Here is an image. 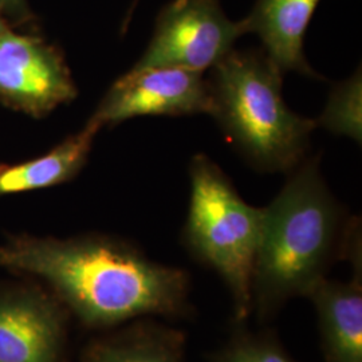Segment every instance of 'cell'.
<instances>
[{
	"label": "cell",
	"mask_w": 362,
	"mask_h": 362,
	"mask_svg": "<svg viewBox=\"0 0 362 362\" xmlns=\"http://www.w3.org/2000/svg\"><path fill=\"white\" fill-rule=\"evenodd\" d=\"M0 267L42 278L89 327H113L148 315L180 317L189 310L188 272L106 235H13L0 245Z\"/></svg>",
	"instance_id": "cell-1"
},
{
	"label": "cell",
	"mask_w": 362,
	"mask_h": 362,
	"mask_svg": "<svg viewBox=\"0 0 362 362\" xmlns=\"http://www.w3.org/2000/svg\"><path fill=\"white\" fill-rule=\"evenodd\" d=\"M267 207L252 278V310L266 320L291 298L309 297L332 262L345 254L357 223L329 191L320 157L303 160L288 173Z\"/></svg>",
	"instance_id": "cell-2"
},
{
	"label": "cell",
	"mask_w": 362,
	"mask_h": 362,
	"mask_svg": "<svg viewBox=\"0 0 362 362\" xmlns=\"http://www.w3.org/2000/svg\"><path fill=\"white\" fill-rule=\"evenodd\" d=\"M284 73L263 50H236L209 70L211 112L228 140L263 172H285L305 160L315 119L288 109Z\"/></svg>",
	"instance_id": "cell-3"
},
{
	"label": "cell",
	"mask_w": 362,
	"mask_h": 362,
	"mask_svg": "<svg viewBox=\"0 0 362 362\" xmlns=\"http://www.w3.org/2000/svg\"><path fill=\"white\" fill-rule=\"evenodd\" d=\"M191 197L182 242L200 263L219 274L233 302L235 321L252 311V278L263 208L246 203L231 180L208 156L189 164Z\"/></svg>",
	"instance_id": "cell-4"
},
{
	"label": "cell",
	"mask_w": 362,
	"mask_h": 362,
	"mask_svg": "<svg viewBox=\"0 0 362 362\" xmlns=\"http://www.w3.org/2000/svg\"><path fill=\"white\" fill-rule=\"evenodd\" d=\"M246 34L219 0H172L156 18L151 42L133 69L180 67L204 73L235 49Z\"/></svg>",
	"instance_id": "cell-5"
},
{
	"label": "cell",
	"mask_w": 362,
	"mask_h": 362,
	"mask_svg": "<svg viewBox=\"0 0 362 362\" xmlns=\"http://www.w3.org/2000/svg\"><path fill=\"white\" fill-rule=\"evenodd\" d=\"M211 93L203 73L180 67L130 69L105 94L94 116L105 125L134 117L209 115Z\"/></svg>",
	"instance_id": "cell-6"
},
{
	"label": "cell",
	"mask_w": 362,
	"mask_h": 362,
	"mask_svg": "<svg viewBox=\"0 0 362 362\" xmlns=\"http://www.w3.org/2000/svg\"><path fill=\"white\" fill-rule=\"evenodd\" d=\"M77 97L62 54L43 40L0 33V101L31 116L49 115Z\"/></svg>",
	"instance_id": "cell-7"
},
{
	"label": "cell",
	"mask_w": 362,
	"mask_h": 362,
	"mask_svg": "<svg viewBox=\"0 0 362 362\" xmlns=\"http://www.w3.org/2000/svg\"><path fill=\"white\" fill-rule=\"evenodd\" d=\"M67 311L39 286L0 287V362H61Z\"/></svg>",
	"instance_id": "cell-8"
},
{
	"label": "cell",
	"mask_w": 362,
	"mask_h": 362,
	"mask_svg": "<svg viewBox=\"0 0 362 362\" xmlns=\"http://www.w3.org/2000/svg\"><path fill=\"white\" fill-rule=\"evenodd\" d=\"M348 284L322 279L309 297L317 311L326 362H362V274L360 248L350 252Z\"/></svg>",
	"instance_id": "cell-9"
},
{
	"label": "cell",
	"mask_w": 362,
	"mask_h": 362,
	"mask_svg": "<svg viewBox=\"0 0 362 362\" xmlns=\"http://www.w3.org/2000/svg\"><path fill=\"white\" fill-rule=\"evenodd\" d=\"M321 0H257L243 19L246 34H257L266 57L281 73L322 78L305 57V37Z\"/></svg>",
	"instance_id": "cell-10"
},
{
	"label": "cell",
	"mask_w": 362,
	"mask_h": 362,
	"mask_svg": "<svg viewBox=\"0 0 362 362\" xmlns=\"http://www.w3.org/2000/svg\"><path fill=\"white\" fill-rule=\"evenodd\" d=\"M103 127L101 119L93 115L82 130L49 153L21 164H0V196L50 188L74 179L85 167Z\"/></svg>",
	"instance_id": "cell-11"
},
{
	"label": "cell",
	"mask_w": 362,
	"mask_h": 362,
	"mask_svg": "<svg viewBox=\"0 0 362 362\" xmlns=\"http://www.w3.org/2000/svg\"><path fill=\"white\" fill-rule=\"evenodd\" d=\"M185 337L152 321L136 322L93 342L82 362H184Z\"/></svg>",
	"instance_id": "cell-12"
},
{
	"label": "cell",
	"mask_w": 362,
	"mask_h": 362,
	"mask_svg": "<svg viewBox=\"0 0 362 362\" xmlns=\"http://www.w3.org/2000/svg\"><path fill=\"white\" fill-rule=\"evenodd\" d=\"M317 127H322L336 136H345L361 144L362 78L361 69L348 79L334 85Z\"/></svg>",
	"instance_id": "cell-13"
},
{
	"label": "cell",
	"mask_w": 362,
	"mask_h": 362,
	"mask_svg": "<svg viewBox=\"0 0 362 362\" xmlns=\"http://www.w3.org/2000/svg\"><path fill=\"white\" fill-rule=\"evenodd\" d=\"M209 362L297 361H294L272 336L251 334L240 330L209 357Z\"/></svg>",
	"instance_id": "cell-14"
},
{
	"label": "cell",
	"mask_w": 362,
	"mask_h": 362,
	"mask_svg": "<svg viewBox=\"0 0 362 362\" xmlns=\"http://www.w3.org/2000/svg\"><path fill=\"white\" fill-rule=\"evenodd\" d=\"M25 8L23 0H0V11L8 13H22Z\"/></svg>",
	"instance_id": "cell-15"
},
{
	"label": "cell",
	"mask_w": 362,
	"mask_h": 362,
	"mask_svg": "<svg viewBox=\"0 0 362 362\" xmlns=\"http://www.w3.org/2000/svg\"><path fill=\"white\" fill-rule=\"evenodd\" d=\"M4 30H7V26H6V23H4V21L0 18V33H3Z\"/></svg>",
	"instance_id": "cell-16"
}]
</instances>
